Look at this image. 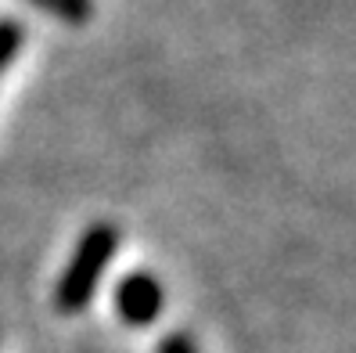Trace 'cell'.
<instances>
[{
	"label": "cell",
	"mask_w": 356,
	"mask_h": 353,
	"mask_svg": "<svg viewBox=\"0 0 356 353\" xmlns=\"http://www.w3.org/2000/svg\"><path fill=\"white\" fill-rule=\"evenodd\" d=\"M115 249H119V231L112 223H90L79 235L65 271H61V278L54 285V306L61 314H76V310H83L94 299L101 274L108 271Z\"/></svg>",
	"instance_id": "1"
},
{
	"label": "cell",
	"mask_w": 356,
	"mask_h": 353,
	"mask_svg": "<svg viewBox=\"0 0 356 353\" xmlns=\"http://www.w3.org/2000/svg\"><path fill=\"white\" fill-rule=\"evenodd\" d=\"M162 303H165V292H162L159 278L148 271H130L115 285V310L134 328H148L162 314Z\"/></svg>",
	"instance_id": "2"
},
{
	"label": "cell",
	"mask_w": 356,
	"mask_h": 353,
	"mask_svg": "<svg viewBox=\"0 0 356 353\" xmlns=\"http://www.w3.org/2000/svg\"><path fill=\"white\" fill-rule=\"evenodd\" d=\"M33 4H40L44 11L65 18V22L72 26H83L90 18V0H33Z\"/></svg>",
	"instance_id": "3"
},
{
	"label": "cell",
	"mask_w": 356,
	"mask_h": 353,
	"mask_svg": "<svg viewBox=\"0 0 356 353\" xmlns=\"http://www.w3.org/2000/svg\"><path fill=\"white\" fill-rule=\"evenodd\" d=\"M18 47H22V26L8 18V22H0V72L11 65V58L18 54Z\"/></svg>",
	"instance_id": "4"
},
{
	"label": "cell",
	"mask_w": 356,
	"mask_h": 353,
	"mask_svg": "<svg viewBox=\"0 0 356 353\" xmlns=\"http://www.w3.org/2000/svg\"><path fill=\"white\" fill-rule=\"evenodd\" d=\"M159 353H198L195 350V343L184 336V331H170L162 343H159Z\"/></svg>",
	"instance_id": "5"
}]
</instances>
